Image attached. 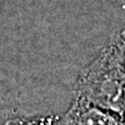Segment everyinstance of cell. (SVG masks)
<instances>
[{
	"label": "cell",
	"instance_id": "obj_1",
	"mask_svg": "<svg viewBox=\"0 0 125 125\" xmlns=\"http://www.w3.org/2000/svg\"><path fill=\"white\" fill-rule=\"evenodd\" d=\"M119 117L125 112V41L118 31L81 72L76 95Z\"/></svg>",
	"mask_w": 125,
	"mask_h": 125
},
{
	"label": "cell",
	"instance_id": "obj_2",
	"mask_svg": "<svg viewBox=\"0 0 125 125\" xmlns=\"http://www.w3.org/2000/svg\"><path fill=\"white\" fill-rule=\"evenodd\" d=\"M53 125H122V117L75 96L72 105Z\"/></svg>",
	"mask_w": 125,
	"mask_h": 125
},
{
	"label": "cell",
	"instance_id": "obj_3",
	"mask_svg": "<svg viewBox=\"0 0 125 125\" xmlns=\"http://www.w3.org/2000/svg\"><path fill=\"white\" fill-rule=\"evenodd\" d=\"M57 115H45V116L22 117L6 122L5 125H53L57 121Z\"/></svg>",
	"mask_w": 125,
	"mask_h": 125
},
{
	"label": "cell",
	"instance_id": "obj_4",
	"mask_svg": "<svg viewBox=\"0 0 125 125\" xmlns=\"http://www.w3.org/2000/svg\"><path fill=\"white\" fill-rule=\"evenodd\" d=\"M119 32H121L122 37H123V38H124V41H125V28H124V29H122V30L119 31Z\"/></svg>",
	"mask_w": 125,
	"mask_h": 125
},
{
	"label": "cell",
	"instance_id": "obj_5",
	"mask_svg": "<svg viewBox=\"0 0 125 125\" xmlns=\"http://www.w3.org/2000/svg\"><path fill=\"white\" fill-rule=\"evenodd\" d=\"M122 125H125V112L123 114V116H122Z\"/></svg>",
	"mask_w": 125,
	"mask_h": 125
}]
</instances>
